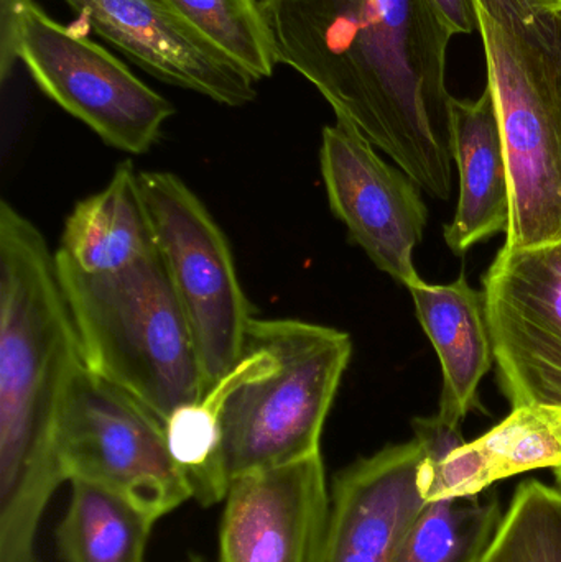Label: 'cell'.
<instances>
[{"mask_svg":"<svg viewBox=\"0 0 561 562\" xmlns=\"http://www.w3.org/2000/svg\"><path fill=\"white\" fill-rule=\"evenodd\" d=\"M277 61L438 200L453 187V33L431 0H259Z\"/></svg>","mask_w":561,"mask_h":562,"instance_id":"cell-1","label":"cell"},{"mask_svg":"<svg viewBox=\"0 0 561 562\" xmlns=\"http://www.w3.org/2000/svg\"><path fill=\"white\" fill-rule=\"evenodd\" d=\"M82 363L55 254L0 204V562H38L36 535L63 477L59 409Z\"/></svg>","mask_w":561,"mask_h":562,"instance_id":"cell-2","label":"cell"},{"mask_svg":"<svg viewBox=\"0 0 561 562\" xmlns=\"http://www.w3.org/2000/svg\"><path fill=\"white\" fill-rule=\"evenodd\" d=\"M352 356L345 330L299 319H257L240 359L211 386L221 464L231 482L319 451L323 428Z\"/></svg>","mask_w":561,"mask_h":562,"instance_id":"cell-3","label":"cell"},{"mask_svg":"<svg viewBox=\"0 0 561 562\" xmlns=\"http://www.w3.org/2000/svg\"><path fill=\"white\" fill-rule=\"evenodd\" d=\"M82 363L167 419L204 396L187 314L160 256L115 273L82 272L55 254Z\"/></svg>","mask_w":561,"mask_h":562,"instance_id":"cell-4","label":"cell"},{"mask_svg":"<svg viewBox=\"0 0 561 562\" xmlns=\"http://www.w3.org/2000/svg\"><path fill=\"white\" fill-rule=\"evenodd\" d=\"M510 177L509 249L561 240V78L476 5Z\"/></svg>","mask_w":561,"mask_h":562,"instance_id":"cell-5","label":"cell"},{"mask_svg":"<svg viewBox=\"0 0 561 562\" xmlns=\"http://www.w3.org/2000/svg\"><path fill=\"white\" fill-rule=\"evenodd\" d=\"M158 256L187 314L204 395L240 359L253 314L229 243L203 201L177 175L138 173Z\"/></svg>","mask_w":561,"mask_h":562,"instance_id":"cell-6","label":"cell"},{"mask_svg":"<svg viewBox=\"0 0 561 562\" xmlns=\"http://www.w3.org/2000/svg\"><path fill=\"white\" fill-rule=\"evenodd\" d=\"M56 449L65 481L115 492L154 520L191 498L168 452L164 419L85 366L63 400Z\"/></svg>","mask_w":561,"mask_h":562,"instance_id":"cell-7","label":"cell"},{"mask_svg":"<svg viewBox=\"0 0 561 562\" xmlns=\"http://www.w3.org/2000/svg\"><path fill=\"white\" fill-rule=\"evenodd\" d=\"M19 55L49 99L125 154H147L175 114L111 53L35 3L23 19Z\"/></svg>","mask_w":561,"mask_h":562,"instance_id":"cell-8","label":"cell"},{"mask_svg":"<svg viewBox=\"0 0 561 562\" xmlns=\"http://www.w3.org/2000/svg\"><path fill=\"white\" fill-rule=\"evenodd\" d=\"M483 293L503 395L513 408L561 406V240L503 246Z\"/></svg>","mask_w":561,"mask_h":562,"instance_id":"cell-9","label":"cell"},{"mask_svg":"<svg viewBox=\"0 0 561 562\" xmlns=\"http://www.w3.org/2000/svg\"><path fill=\"white\" fill-rule=\"evenodd\" d=\"M319 168L329 207L349 239L399 283L420 284L414 250L424 239L428 210L417 183L339 117L323 128Z\"/></svg>","mask_w":561,"mask_h":562,"instance_id":"cell-10","label":"cell"},{"mask_svg":"<svg viewBox=\"0 0 561 562\" xmlns=\"http://www.w3.org/2000/svg\"><path fill=\"white\" fill-rule=\"evenodd\" d=\"M332 492L322 452L234 479L220 562H323Z\"/></svg>","mask_w":561,"mask_h":562,"instance_id":"cell-11","label":"cell"},{"mask_svg":"<svg viewBox=\"0 0 561 562\" xmlns=\"http://www.w3.org/2000/svg\"><path fill=\"white\" fill-rule=\"evenodd\" d=\"M122 55L160 81L240 108L256 79L194 29L167 0H65Z\"/></svg>","mask_w":561,"mask_h":562,"instance_id":"cell-12","label":"cell"},{"mask_svg":"<svg viewBox=\"0 0 561 562\" xmlns=\"http://www.w3.org/2000/svg\"><path fill=\"white\" fill-rule=\"evenodd\" d=\"M415 439L388 446L336 475L323 562H392L427 504Z\"/></svg>","mask_w":561,"mask_h":562,"instance_id":"cell-13","label":"cell"},{"mask_svg":"<svg viewBox=\"0 0 561 562\" xmlns=\"http://www.w3.org/2000/svg\"><path fill=\"white\" fill-rule=\"evenodd\" d=\"M425 498L474 497L504 479L561 464V406L529 405L473 442L458 426L434 423L418 436Z\"/></svg>","mask_w":561,"mask_h":562,"instance_id":"cell-14","label":"cell"},{"mask_svg":"<svg viewBox=\"0 0 561 562\" xmlns=\"http://www.w3.org/2000/svg\"><path fill=\"white\" fill-rule=\"evenodd\" d=\"M453 158L460 173V200L444 236L451 252L461 257L509 229V167L490 86L476 101L455 99Z\"/></svg>","mask_w":561,"mask_h":562,"instance_id":"cell-15","label":"cell"},{"mask_svg":"<svg viewBox=\"0 0 561 562\" xmlns=\"http://www.w3.org/2000/svg\"><path fill=\"white\" fill-rule=\"evenodd\" d=\"M408 291L441 363L444 389L438 415L461 425L474 408H480L478 389L494 362L484 293L474 290L464 273L453 283L422 281Z\"/></svg>","mask_w":561,"mask_h":562,"instance_id":"cell-16","label":"cell"},{"mask_svg":"<svg viewBox=\"0 0 561 562\" xmlns=\"http://www.w3.org/2000/svg\"><path fill=\"white\" fill-rule=\"evenodd\" d=\"M157 252L138 173L131 161L115 168L104 190L76 204L56 250L92 276L121 272Z\"/></svg>","mask_w":561,"mask_h":562,"instance_id":"cell-17","label":"cell"},{"mask_svg":"<svg viewBox=\"0 0 561 562\" xmlns=\"http://www.w3.org/2000/svg\"><path fill=\"white\" fill-rule=\"evenodd\" d=\"M68 510L59 524L65 562H145L157 520L115 492L72 481Z\"/></svg>","mask_w":561,"mask_h":562,"instance_id":"cell-18","label":"cell"},{"mask_svg":"<svg viewBox=\"0 0 561 562\" xmlns=\"http://www.w3.org/2000/svg\"><path fill=\"white\" fill-rule=\"evenodd\" d=\"M503 515L496 497L427 502L392 562H480Z\"/></svg>","mask_w":561,"mask_h":562,"instance_id":"cell-19","label":"cell"},{"mask_svg":"<svg viewBox=\"0 0 561 562\" xmlns=\"http://www.w3.org/2000/svg\"><path fill=\"white\" fill-rule=\"evenodd\" d=\"M168 452L191 498L203 507L226 498L229 479L221 464L220 408L211 396L175 409L165 419Z\"/></svg>","mask_w":561,"mask_h":562,"instance_id":"cell-20","label":"cell"},{"mask_svg":"<svg viewBox=\"0 0 561 562\" xmlns=\"http://www.w3.org/2000/svg\"><path fill=\"white\" fill-rule=\"evenodd\" d=\"M256 81L270 78L276 48L259 0H167Z\"/></svg>","mask_w":561,"mask_h":562,"instance_id":"cell-21","label":"cell"},{"mask_svg":"<svg viewBox=\"0 0 561 562\" xmlns=\"http://www.w3.org/2000/svg\"><path fill=\"white\" fill-rule=\"evenodd\" d=\"M480 562H561V488L520 484Z\"/></svg>","mask_w":561,"mask_h":562,"instance_id":"cell-22","label":"cell"},{"mask_svg":"<svg viewBox=\"0 0 561 562\" xmlns=\"http://www.w3.org/2000/svg\"><path fill=\"white\" fill-rule=\"evenodd\" d=\"M487 16L539 49L561 78V13L557 0H474Z\"/></svg>","mask_w":561,"mask_h":562,"instance_id":"cell-23","label":"cell"},{"mask_svg":"<svg viewBox=\"0 0 561 562\" xmlns=\"http://www.w3.org/2000/svg\"><path fill=\"white\" fill-rule=\"evenodd\" d=\"M32 0H0V81H9L19 61L20 32L23 19L32 9Z\"/></svg>","mask_w":561,"mask_h":562,"instance_id":"cell-24","label":"cell"},{"mask_svg":"<svg viewBox=\"0 0 561 562\" xmlns=\"http://www.w3.org/2000/svg\"><path fill=\"white\" fill-rule=\"evenodd\" d=\"M438 15L453 35H468L480 29L474 0H431Z\"/></svg>","mask_w":561,"mask_h":562,"instance_id":"cell-25","label":"cell"},{"mask_svg":"<svg viewBox=\"0 0 561 562\" xmlns=\"http://www.w3.org/2000/svg\"><path fill=\"white\" fill-rule=\"evenodd\" d=\"M553 477H556L557 487L561 488V464L553 469Z\"/></svg>","mask_w":561,"mask_h":562,"instance_id":"cell-26","label":"cell"},{"mask_svg":"<svg viewBox=\"0 0 561 562\" xmlns=\"http://www.w3.org/2000/svg\"><path fill=\"white\" fill-rule=\"evenodd\" d=\"M184 562H207V561L204 560V558H201V557H191L190 560L184 561Z\"/></svg>","mask_w":561,"mask_h":562,"instance_id":"cell-27","label":"cell"},{"mask_svg":"<svg viewBox=\"0 0 561 562\" xmlns=\"http://www.w3.org/2000/svg\"><path fill=\"white\" fill-rule=\"evenodd\" d=\"M557 12L561 13V0H557Z\"/></svg>","mask_w":561,"mask_h":562,"instance_id":"cell-28","label":"cell"}]
</instances>
